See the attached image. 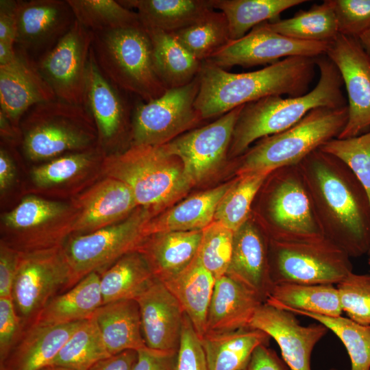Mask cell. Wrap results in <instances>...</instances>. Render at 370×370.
Here are the masks:
<instances>
[{"instance_id":"1","label":"cell","mask_w":370,"mask_h":370,"mask_svg":"<svg viewBox=\"0 0 370 370\" xmlns=\"http://www.w3.org/2000/svg\"><path fill=\"white\" fill-rule=\"evenodd\" d=\"M297 165L324 237L350 258L368 254L370 201L353 171L319 148Z\"/></svg>"},{"instance_id":"2","label":"cell","mask_w":370,"mask_h":370,"mask_svg":"<svg viewBox=\"0 0 370 370\" xmlns=\"http://www.w3.org/2000/svg\"><path fill=\"white\" fill-rule=\"evenodd\" d=\"M316 66L315 58L291 56L260 70L233 73L202 61L195 108L207 119L268 96H302L310 91Z\"/></svg>"},{"instance_id":"3","label":"cell","mask_w":370,"mask_h":370,"mask_svg":"<svg viewBox=\"0 0 370 370\" xmlns=\"http://www.w3.org/2000/svg\"><path fill=\"white\" fill-rule=\"evenodd\" d=\"M315 61L319 81L305 95L285 98L271 95L243 106L233 132L230 156H241L256 140L293 126L314 108L347 105L336 65L325 54L315 58Z\"/></svg>"},{"instance_id":"4","label":"cell","mask_w":370,"mask_h":370,"mask_svg":"<svg viewBox=\"0 0 370 370\" xmlns=\"http://www.w3.org/2000/svg\"><path fill=\"white\" fill-rule=\"evenodd\" d=\"M107 177L125 183L139 207L158 210L192 186L179 158L162 145H130L104 158Z\"/></svg>"},{"instance_id":"5","label":"cell","mask_w":370,"mask_h":370,"mask_svg":"<svg viewBox=\"0 0 370 370\" xmlns=\"http://www.w3.org/2000/svg\"><path fill=\"white\" fill-rule=\"evenodd\" d=\"M347 119V105L314 108L293 126L258 140L237 157L236 173L269 174L279 168L297 165L312 151L336 138Z\"/></svg>"},{"instance_id":"6","label":"cell","mask_w":370,"mask_h":370,"mask_svg":"<svg viewBox=\"0 0 370 370\" xmlns=\"http://www.w3.org/2000/svg\"><path fill=\"white\" fill-rule=\"evenodd\" d=\"M92 51L102 73L118 88L149 102L166 88L155 71L146 29L134 27L92 32Z\"/></svg>"},{"instance_id":"7","label":"cell","mask_w":370,"mask_h":370,"mask_svg":"<svg viewBox=\"0 0 370 370\" xmlns=\"http://www.w3.org/2000/svg\"><path fill=\"white\" fill-rule=\"evenodd\" d=\"M23 123V148L32 160L56 158L66 151L92 149L97 132L83 105L56 99L34 106Z\"/></svg>"},{"instance_id":"8","label":"cell","mask_w":370,"mask_h":370,"mask_svg":"<svg viewBox=\"0 0 370 370\" xmlns=\"http://www.w3.org/2000/svg\"><path fill=\"white\" fill-rule=\"evenodd\" d=\"M258 195L261 224L257 223L269 239L304 241L324 237L297 164L270 173Z\"/></svg>"},{"instance_id":"9","label":"cell","mask_w":370,"mask_h":370,"mask_svg":"<svg viewBox=\"0 0 370 370\" xmlns=\"http://www.w3.org/2000/svg\"><path fill=\"white\" fill-rule=\"evenodd\" d=\"M350 258L325 237L304 241L269 239V267L273 285L337 284L352 272Z\"/></svg>"},{"instance_id":"10","label":"cell","mask_w":370,"mask_h":370,"mask_svg":"<svg viewBox=\"0 0 370 370\" xmlns=\"http://www.w3.org/2000/svg\"><path fill=\"white\" fill-rule=\"evenodd\" d=\"M77 283L63 244L20 252L11 297L24 328L52 298Z\"/></svg>"},{"instance_id":"11","label":"cell","mask_w":370,"mask_h":370,"mask_svg":"<svg viewBox=\"0 0 370 370\" xmlns=\"http://www.w3.org/2000/svg\"><path fill=\"white\" fill-rule=\"evenodd\" d=\"M154 211L138 207L124 220L84 234H73L63 243L77 282L92 272L103 273L124 255L140 249Z\"/></svg>"},{"instance_id":"12","label":"cell","mask_w":370,"mask_h":370,"mask_svg":"<svg viewBox=\"0 0 370 370\" xmlns=\"http://www.w3.org/2000/svg\"><path fill=\"white\" fill-rule=\"evenodd\" d=\"M199 89L198 75L189 84L166 89L162 95L134 107L131 145H162L203 120L195 106Z\"/></svg>"},{"instance_id":"13","label":"cell","mask_w":370,"mask_h":370,"mask_svg":"<svg viewBox=\"0 0 370 370\" xmlns=\"http://www.w3.org/2000/svg\"><path fill=\"white\" fill-rule=\"evenodd\" d=\"M76 217L75 206L28 196L4 214L1 241L20 252L62 245Z\"/></svg>"},{"instance_id":"14","label":"cell","mask_w":370,"mask_h":370,"mask_svg":"<svg viewBox=\"0 0 370 370\" xmlns=\"http://www.w3.org/2000/svg\"><path fill=\"white\" fill-rule=\"evenodd\" d=\"M92 37V32L75 20L66 34L36 62L56 99L84 106Z\"/></svg>"},{"instance_id":"15","label":"cell","mask_w":370,"mask_h":370,"mask_svg":"<svg viewBox=\"0 0 370 370\" xmlns=\"http://www.w3.org/2000/svg\"><path fill=\"white\" fill-rule=\"evenodd\" d=\"M331 42L293 39L268 28L264 22L243 38L230 40L206 60L224 69L272 64L291 56L317 58L326 54Z\"/></svg>"},{"instance_id":"16","label":"cell","mask_w":370,"mask_h":370,"mask_svg":"<svg viewBox=\"0 0 370 370\" xmlns=\"http://www.w3.org/2000/svg\"><path fill=\"white\" fill-rule=\"evenodd\" d=\"M243 106L164 145L169 153L180 158L192 186L211 175L226 157Z\"/></svg>"},{"instance_id":"17","label":"cell","mask_w":370,"mask_h":370,"mask_svg":"<svg viewBox=\"0 0 370 370\" xmlns=\"http://www.w3.org/2000/svg\"><path fill=\"white\" fill-rule=\"evenodd\" d=\"M325 55L339 71L348 98L347 122L336 138L366 133L370 128V59L358 38L341 34Z\"/></svg>"},{"instance_id":"18","label":"cell","mask_w":370,"mask_h":370,"mask_svg":"<svg viewBox=\"0 0 370 370\" xmlns=\"http://www.w3.org/2000/svg\"><path fill=\"white\" fill-rule=\"evenodd\" d=\"M249 328L261 330L275 341L291 370H311L313 349L329 330L319 322L302 325L294 313L266 302L258 308Z\"/></svg>"},{"instance_id":"19","label":"cell","mask_w":370,"mask_h":370,"mask_svg":"<svg viewBox=\"0 0 370 370\" xmlns=\"http://www.w3.org/2000/svg\"><path fill=\"white\" fill-rule=\"evenodd\" d=\"M75 21L66 0L17 1L15 45L28 55L44 54L66 34Z\"/></svg>"},{"instance_id":"20","label":"cell","mask_w":370,"mask_h":370,"mask_svg":"<svg viewBox=\"0 0 370 370\" xmlns=\"http://www.w3.org/2000/svg\"><path fill=\"white\" fill-rule=\"evenodd\" d=\"M56 99L36 62L24 51L16 49L14 60L0 66V111L14 124L18 125L34 106Z\"/></svg>"},{"instance_id":"21","label":"cell","mask_w":370,"mask_h":370,"mask_svg":"<svg viewBox=\"0 0 370 370\" xmlns=\"http://www.w3.org/2000/svg\"><path fill=\"white\" fill-rule=\"evenodd\" d=\"M269 238L252 216L234 232L230 264L226 275L264 302L273 287L269 259Z\"/></svg>"},{"instance_id":"22","label":"cell","mask_w":370,"mask_h":370,"mask_svg":"<svg viewBox=\"0 0 370 370\" xmlns=\"http://www.w3.org/2000/svg\"><path fill=\"white\" fill-rule=\"evenodd\" d=\"M136 300L146 346L157 350L177 352L185 313L165 284L156 278Z\"/></svg>"},{"instance_id":"23","label":"cell","mask_w":370,"mask_h":370,"mask_svg":"<svg viewBox=\"0 0 370 370\" xmlns=\"http://www.w3.org/2000/svg\"><path fill=\"white\" fill-rule=\"evenodd\" d=\"M75 207L72 234L90 233L120 222L139 206L125 183L107 177L81 195Z\"/></svg>"},{"instance_id":"24","label":"cell","mask_w":370,"mask_h":370,"mask_svg":"<svg viewBox=\"0 0 370 370\" xmlns=\"http://www.w3.org/2000/svg\"><path fill=\"white\" fill-rule=\"evenodd\" d=\"M119 90L99 69L91 47L84 106L97 127L98 141L105 146L114 145L127 124L130 107Z\"/></svg>"},{"instance_id":"25","label":"cell","mask_w":370,"mask_h":370,"mask_svg":"<svg viewBox=\"0 0 370 370\" xmlns=\"http://www.w3.org/2000/svg\"><path fill=\"white\" fill-rule=\"evenodd\" d=\"M264 301L253 291L225 275L216 280L206 321V333H222L249 328Z\"/></svg>"},{"instance_id":"26","label":"cell","mask_w":370,"mask_h":370,"mask_svg":"<svg viewBox=\"0 0 370 370\" xmlns=\"http://www.w3.org/2000/svg\"><path fill=\"white\" fill-rule=\"evenodd\" d=\"M82 321L30 325L0 364L8 370H40L49 366Z\"/></svg>"},{"instance_id":"27","label":"cell","mask_w":370,"mask_h":370,"mask_svg":"<svg viewBox=\"0 0 370 370\" xmlns=\"http://www.w3.org/2000/svg\"><path fill=\"white\" fill-rule=\"evenodd\" d=\"M203 230L158 232L147 237L138 251L155 277L164 282L185 269L195 258Z\"/></svg>"},{"instance_id":"28","label":"cell","mask_w":370,"mask_h":370,"mask_svg":"<svg viewBox=\"0 0 370 370\" xmlns=\"http://www.w3.org/2000/svg\"><path fill=\"white\" fill-rule=\"evenodd\" d=\"M102 305L100 274L92 272L52 298L32 324L59 325L87 320Z\"/></svg>"},{"instance_id":"29","label":"cell","mask_w":370,"mask_h":370,"mask_svg":"<svg viewBox=\"0 0 370 370\" xmlns=\"http://www.w3.org/2000/svg\"><path fill=\"white\" fill-rule=\"evenodd\" d=\"M93 317L110 356L146 347L136 300L121 299L103 304Z\"/></svg>"},{"instance_id":"30","label":"cell","mask_w":370,"mask_h":370,"mask_svg":"<svg viewBox=\"0 0 370 370\" xmlns=\"http://www.w3.org/2000/svg\"><path fill=\"white\" fill-rule=\"evenodd\" d=\"M216 279L196 256L182 271L162 282L177 299L201 338L206 333L207 315Z\"/></svg>"},{"instance_id":"31","label":"cell","mask_w":370,"mask_h":370,"mask_svg":"<svg viewBox=\"0 0 370 370\" xmlns=\"http://www.w3.org/2000/svg\"><path fill=\"white\" fill-rule=\"evenodd\" d=\"M264 332L244 328L232 332L205 333L201 338L208 370H245L254 349L269 345Z\"/></svg>"},{"instance_id":"32","label":"cell","mask_w":370,"mask_h":370,"mask_svg":"<svg viewBox=\"0 0 370 370\" xmlns=\"http://www.w3.org/2000/svg\"><path fill=\"white\" fill-rule=\"evenodd\" d=\"M127 8H135L145 28L173 32L188 27L214 10L212 0H125Z\"/></svg>"},{"instance_id":"33","label":"cell","mask_w":370,"mask_h":370,"mask_svg":"<svg viewBox=\"0 0 370 370\" xmlns=\"http://www.w3.org/2000/svg\"><path fill=\"white\" fill-rule=\"evenodd\" d=\"M231 183L195 194L151 219L146 233L149 236L163 232L203 230L213 221L217 206Z\"/></svg>"},{"instance_id":"34","label":"cell","mask_w":370,"mask_h":370,"mask_svg":"<svg viewBox=\"0 0 370 370\" xmlns=\"http://www.w3.org/2000/svg\"><path fill=\"white\" fill-rule=\"evenodd\" d=\"M145 29L151 43L155 71L164 87L175 88L190 83L198 75L201 62L189 53L171 33Z\"/></svg>"},{"instance_id":"35","label":"cell","mask_w":370,"mask_h":370,"mask_svg":"<svg viewBox=\"0 0 370 370\" xmlns=\"http://www.w3.org/2000/svg\"><path fill=\"white\" fill-rule=\"evenodd\" d=\"M156 278L143 253L138 250L128 253L100 274L103 304L136 300Z\"/></svg>"},{"instance_id":"36","label":"cell","mask_w":370,"mask_h":370,"mask_svg":"<svg viewBox=\"0 0 370 370\" xmlns=\"http://www.w3.org/2000/svg\"><path fill=\"white\" fill-rule=\"evenodd\" d=\"M265 302L283 310L330 317L341 316L343 312L338 291L334 284H276Z\"/></svg>"},{"instance_id":"37","label":"cell","mask_w":370,"mask_h":370,"mask_svg":"<svg viewBox=\"0 0 370 370\" xmlns=\"http://www.w3.org/2000/svg\"><path fill=\"white\" fill-rule=\"evenodd\" d=\"M308 2L306 0H212L214 9L226 17L230 38H243L254 27L264 22L280 19L284 11Z\"/></svg>"},{"instance_id":"38","label":"cell","mask_w":370,"mask_h":370,"mask_svg":"<svg viewBox=\"0 0 370 370\" xmlns=\"http://www.w3.org/2000/svg\"><path fill=\"white\" fill-rule=\"evenodd\" d=\"M264 24L276 33L300 40L332 42L339 35L332 0L300 10L291 18Z\"/></svg>"},{"instance_id":"39","label":"cell","mask_w":370,"mask_h":370,"mask_svg":"<svg viewBox=\"0 0 370 370\" xmlns=\"http://www.w3.org/2000/svg\"><path fill=\"white\" fill-rule=\"evenodd\" d=\"M171 34L201 62L209 59L231 40L225 16L214 10L193 24Z\"/></svg>"},{"instance_id":"40","label":"cell","mask_w":370,"mask_h":370,"mask_svg":"<svg viewBox=\"0 0 370 370\" xmlns=\"http://www.w3.org/2000/svg\"><path fill=\"white\" fill-rule=\"evenodd\" d=\"M109 356L92 317L80 323L49 365L70 370H89Z\"/></svg>"},{"instance_id":"41","label":"cell","mask_w":370,"mask_h":370,"mask_svg":"<svg viewBox=\"0 0 370 370\" xmlns=\"http://www.w3.org/2000/svg\"><path fill=\"white\" fill-rule=\"evenodd\" d=\"M268 175L237 176L219 203L213 221L235 232L249 218L254 199Z\"/></svg>"},{"instance_id":"42","label":"cell","mask_w":370,"mask_h":370,"mask_svg":"<svg viewBox=\"0 0 370 370\" xmlns=\"http://www.w3.org/2000/svg\"><path fill=\"white\" fill-rule=\"evenodd\" d=\"M75 20L91 32L141 25L136 12L114 0H66Z\"/></svg>"},{"instance_id":"43","label":"cell","mask_w":370,"mask_h":370,"mask_svg":"<svg viewBox=\"0 0 370 370\" xmlns=\"http://www.w3.org/2000/svg\"><path fill=\"white\" fill-rule=\"evenodd\" d=\"M304 315L324 325L344 345L351 361L350 370H370V330L349 318L330 317L296 310H285Z\"/></svg>"},{"instance_id":"44","label":"cell","mask_w":370,"mask_h":370,"mask_svg":"<svg viewBox=\"0 0 370 370\" xmlns=\"http://www.w3.org/2000/svg\"><path fill=\"white\" fill-rule=\"evenodd\" d=\"M234 232L212 221L203 230L197 258L216 280L226 275L233 249Z\"/></svg>"},{"instance_id":"45","label":"cell","mask_w":370,"mask_h":370,"mask_svg":"<svg viewBox=\"0 0 370 370\" xmlns=\"http://www.w3.org/2000/svg\"><path fill=\"white\" fill-rule=\"evenodd\" d=\"M319 149L339 158L350 167L370 201V130L355 137L332 139ZM368 255L370 258V251Z\"/></svg>"},{"instance_id":"46","label":"cell","mask_w":370,"mask_h":370,"mask_svg":"<svg viewBox=\"0 0 370 370\" xmlns=\"http://www.w3.org/2000/svg\"><path fill=\"white\" fill-rule=\"evenodd\" d=\"M92 149L56 158L33 169L32 178L40 187H49L73 179L89 167L95 154Z\"/></svg>"},{"instance_id":"47","label":"cell","mask_w":370,"mask_h":370,"mask_svg":"<svg viewBox=\"0 0 370 370\" xmlns=\"http://www.w3.org/2000/svg\"><path fill=\"white\" fill-rule=\"evenodd\" d=\"M336 288L343 312L354 321L370 326V275L352 272Z\"/></svg>"},{"instance_id":"48","label":"cell","mask_w":370,"mask_h":370,"mask_svg":"<svg viewBox=\"0 0 370 370\" xmlns=\"http://www.w3.org/2000/svg\"><path fill=\"white\" fill-rule=\"evenodd\" d=\"M339 34L355 38L370 27V0H332Z\"/></svg>"},{"instance_id":"49","label":"cell","mask_w":370,"mask_h":370,"mask_svg":"<svg viewBox=\"0 0 370 370\" xmlns=\"http://www.w3.org/2000/svg\"><path fill=\"white\" fill-rule=\"evenodd\" d=\"M175 370H208L200 337L185 314Z\"/></svg>"},{"instance_id":"50","label":"cell","mask_w":370,"mask_h":370,"mask_svg":"<svg viewBox=\"0 0 370 370\" xmlns=\"http://www.w3.org/2000/svg\"><path fill=\"white\" fill-rule=\"evenodd\" d=\"M24 330L12 297H0V363L6 360Z\"/></svg>"},{"instance_id":"51","label":"cell","mask_w":370,"mask_h":370,"mask_svg":"<svg viewBox=\"0 0 370 370\" xmlns=\"http://www.w3.org/2000/svg\"><path fill=\"white\" fill-rule=\"evenodd\" d=\"M133 370H175L177 352L153 349L147 346L137 350Z\"/></svg>"},{"instance_id":"52","label":"cell","mask_w":370,"mask_h":370,"mask_svg":"<svg viewBox=\"0 0 370 370\" xmlns=\"http://www.w3.org/2000/svg\"><path fill=\"white\" fill-rule=\"evenodd\" d=\"M20 251L3 241L0 244V297H11Z\"/></svg>"},{"instance_id":"53","label":"cell","mask_w":370,"mask_h":370,"mask_svg":"<svg viewBox=\"0 0 370 370\" xmlns=\"http://www.w3.org/2000/svg\"><path fill=\"white\" fill-rule=\"evenodd\" d=\"M245 370H289L283 359L268 345L258 346L252 353Z\"/></svg>"},{"instance_id":"54","label":"cell","mask_w":370,"mask_h":370,"mask_svg":"<svg viewBox=\"0 0 370 370\" xmlns=\"http://www.w3.org/2000/svg\"><path fill=\"white\" fill-rule=\"evenodd\" d=\"M17 1H0V42L15 45L16 38Z\"/></svg>"},{"instance_id":"55","label":"cell","mask_w":370,"mask_h":370,"mask_svg":"<svg viewBox=\"0 0 370 370\" xmlns=\"http://www.w3.org/2000/svg\"><path fill=\"white\" fill-rule=\"evenodd\" d=\"M137 358L136 350H125L100 360L89 370H133Z\"/></svg>"},{"instance_id":"56","label":"cell","mask_w":370,"mask_h":370,"mask_svg":"<svg viewBox=\"0 0 370 370\" xmlns=\"http://www.w3.org/2000/svg\"><path fill=\"white\" fill-rule=\"evenodd\" d=\"M14 175V162L8 152L1 148L0 151V190L1 193L12 184Z\"/></svg>"},{"instance_id":"57","label":"cell","mask_w":370,"mask_h":370,"mask_svg":"<svg viewBox=\"0 0 370 370\" xmlns=\"http://www.w3.org/2000/svg\"><path fill=\"white\" fill-rule=\"evenodd\" d=\"M18 126L14 124L3 112L0 111L1 135L3 138L8 140L15 139L18 132Z\"/></svg>"},{"instance_id":"58","label":"cell","mask_w":370,"mask_h":370,"mask_svg":"<svg viewBox=\"0 0 370 370\" xmlns=\"http://www.w3.org/2000/svg\"><path fill=\"white\" fill-rule=\"evenodd\" d=\"M15 45L0 42V66L5 65L14 60L16 56Z\"/></svg>"},{"instance_id":"59","label":"cell","mask_w":370,"mask_h":370,"mask_svg":"<svg viewBox=\"0 0 370 370\" xmlns=\"http://www.w3.org/2000/svg\"><path fill=\"white\" fill-rule=\"evenodd\" d=\"M358 40L370 59V27L360 35Z\"/></svg>"},{"instance_id":"60","label":"cell","mask_w":370,"mask_h":370,"mask_svg":"<svg viewBox=\"0 0 370 370\" xmlns=\"http://www.w3.org/2000/svg\"><path fill=\"white\" fill-rule=\"evenodd\" d=\"M40 370H70V369L58 367V366H55V365H49L41 369Z\"/></svg>"},{"instance_id":"61","label":"cell","mask_w":370,"mask_h":370,"mask_svg":"<svg viewBox=\"0 0 370 370\" xmlns=\"http://www.w3.org/2000/svg\"><path fill=\"white\" fill-rule=\"evenodd\" d=\"M0 370H8L5 367L2 365V364H0Z\"/></svg>"},{"instance_id":"62","label":"cell","mask_w":370,"mask_h":370,"mask_svg":"<svg viewBox=\"0 0 370 370\" xmlns=\"http://www.w3.org/2000/svg\"><path fill=\"white\" fill-rule=\"evenodd\" d=\"M330 370H339V369H336V368H332V369H330Z\"/></svg>"},{"instance_id":"63","label":"cell","mask_w":370,"mask_h":370,"mask_svg":"<svg viewBox=\"0 0 370 370\" xmlns=\"http://www.w3.org/2000/svg\"><path fill=\"white\" fill-rule=\"evenodd\" d=\"M368 263H369V264L370 265V258H369V260H368Z\"/></svg>"},{"instance_id":"64","label":"cell","mask_w":370,"mask_h":370,"mask_svg":"<svg viewBox=\"0 0 370 370\" xmlns=\"http://www.w3.org/2000/svg\"><path fill=\"white\" fill-rule=\"evenodd\" d=\"M369 330H370V326H369Z\"/></svg>"}]
</instances>
